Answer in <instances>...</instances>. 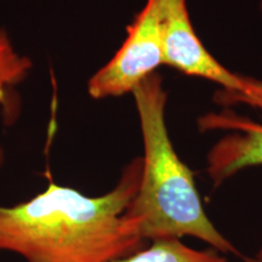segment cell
Masks as SVG:
<instances>
[{"label": "cell", "instance_id": "6da1fadb", "mask_svg": "<svg viewBox=\"0 0 262 262\" xmlns=\"http://www.w3.org/2000/svg\"><path fill=\"white\" fill-rule=\"evenodd\" d=\"M141 173L142 158L137 157L103 195L88 196L50 182L27 202L0 205V251L25 262H113L136 253L145 239L126 210Z\"/></svg>", "mask_w": 262, "mask_h": 262}, {"label": "cell", "instance_id": "7a4b0ae2", "mask_svg": "<svg viewBox=\"0 0 262 262\" xmlns=\"http://www.w3.org/2000/svg\"><path fill=\"white\" fill-rule=\"evenodd\" d=\"M143 143L142 173L127 215L139 222L145 241L192 237L224 255L241 253L215 227L203 206L192 170L170 140L165 122L166 91L153 73L133 91Z\"/></svg>", "mask_w": 262, "mask_h": 262}, {"label": "cell", "instance_id": "3957f363", "mask_svg": "<svg viewBox=\"0 0 262 262\" xmlns=\"http://www.w3.org/2000/svg\"><path fill=\"white\" fill-rule=\"evenodd\" d=\"M164 64V2L147 0L127 27L122 48L88 83L93 98L122 96Z\"/></svg>", "mask_w": 262, "mask_h": 262}, {"label": "cell", "instance_id": "277c9868", "mask_svg": "<svg viewBox=\"0 0 262 262\" xmlns=\"http://www.w3.org/2000/svg\"><path fill=\"white\" fill-rule=\"evenodd\" d=\"M163 2L164 64L183 74L214 81L229 93L243 89V75L225 68L199 40L189 17L187 0Z\"/></svg>", "mask_w": 262, "mask_h": 262}, {"label": "cell", "instance_id": "5b68a950", "mask_svg": "<svg viewBox=\"0 0 262 262\" xmlns=\"http://www.w3.org/2000/svg\"><path fill=\"white\" fill-rule=\"evenodd\" d=\"M198 126L201 131H227L206 157V172L214 186L242 170L262 165V124L226 110L201 117Z\"/></svg>", "mask_w": 262, "mask_h": 262}, {"label": "cell", "instance_id": "8992f818", "mask_svg": "<svg viewBox=\"0 0 262 262\" xmlns=\"http://www.w3.org/2000/svg\"><path fill=\"white\" fill-rule=\"evenodd\" d=\"M32 67L31 58L19 54L8 33L0 28V104L6 108L9 123L14 122L18 113L15 88L27 79ZM4 163V149L0 146V168Z\"/></svg>", "mask_w": 262, "mask_h": 262}, {"label": "cell", "instance_id": "52a82bcc", "mask_svg": "<svg viewBox=\"0 0 262 262\" xmlns=\"http://www.w3.org/2000/svg\"><path fill=\"white\" fill-rule=\"evenodd\" d=\"M113 262H229L220 251L209 247L204 250L182 243L181 239L155 241L148 248Z\"/></svg>", "mask_w": 262, "mask_h": 262}, {"label": "cell", "instance_id": "ba28073f", "mask_svg": "<svg viewBox=\"0 0 262 262\" xmlns=\"http://www.w3.org/2000/svg\"><path fill=\"white\" fill-rule=\"evenodd\" d=\"M215 101L224 106L244 103L262 111V81L244 77L243 89L235 93L225 90L217 91V94L215 95Z\"/></svg>", "mask_w": 262, "mask_h": 262}, {"label": "cell", "instance_id": "9c48e42d", "mask_svg": "<svg viewBox=\"0 0 262 262\" xmlns=\"http://www.w3.org/2000/svg\"><path fill=\"white\" fill-rule=\"evenodd\" d=\"M260 9H261V15H262V0L260 2Z\"/></svg>", "mask_w": 262, "mask_h": 262}]
</instances>
